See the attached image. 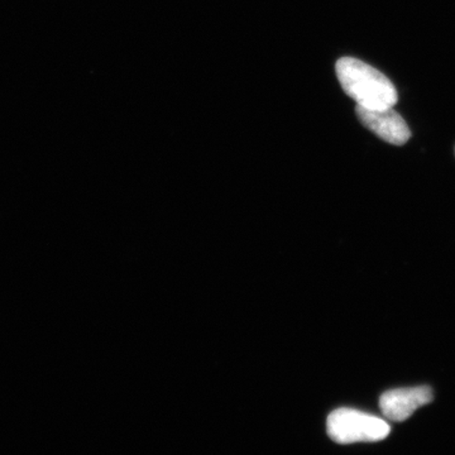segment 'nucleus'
Segmentation results:
<instances>
[{"instance_id": "1", "label": "nucleus", "mask_w": 455, "mask_h": 455, "mask_svg": "<svg viewBox=\"0 0 455 455\" xmlns=\"http://www.w3.org/2000/svg\"><path fill=\"white\" fill-rule=\"evenodd\" d=\"M335 70L344 92L357 106L367 109H386L396 106V88L387 76L372 66L355 57H341L335 65Z\"/></svg>"}, {"instance_id": "2", "label": "nucleus", "mask_w": 455, "mask_h": 455, "mask_svg": "<svg viewBox=\"0 0 455 455\" xmlns=\"http://www.w3.org/2000/svg\"><path fill=\"white\" fill-rule=\"evenodd\" d=\"M326 431L338 444L379 442L387 438L391 427L387 421L355 409L334 410L326 420Z\"/></svg>"}, {"instance_id": "3", "label": "nucleus", "mask_w": 455, "mask_h": 455, "mask_svg": "<svg viewBox=\"0 0 455 455\" xmlns=\"http://www.w3.org/2000/svg\"><path fill=\"white\" fill-rule=\"evenodd\" d=\"M355 112L359 121L367 130L390 145H405L411 137V131L405 119L394 108L367 109V108L357 106Z\"/></svg>"}, {"instance_id": "4", "label": "nucleus", "mask_w": 455, "mask_h": 455, "mask_svg": "<svg viewBox=\"0 0 455 455\" xmlns=\"http://www.w3.org/2000/svg\"><path fill=\"white\" fill-rule=\"evenodd\" d=\"M433 398V390L429 386L396 388L382 395L379 398V407L386 419L401 423L414 414L416 410L431 403Z\"/></svg>"}]
</instances>
